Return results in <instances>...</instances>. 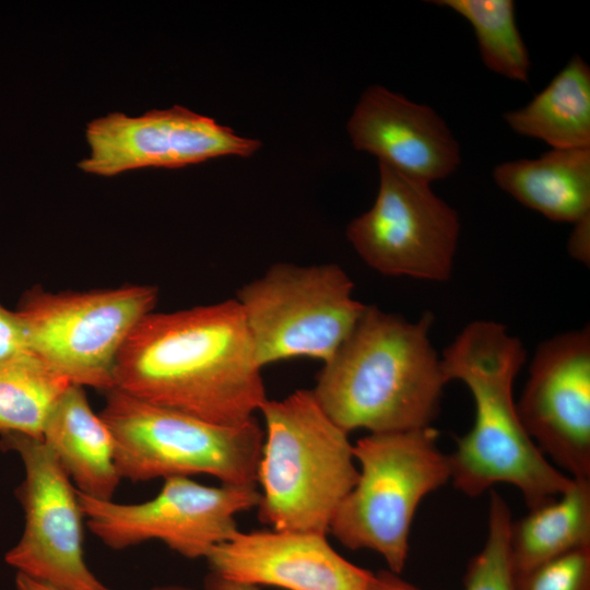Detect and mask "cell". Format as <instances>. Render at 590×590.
I'll list each match as a JSON object with an SVG mask.
<instances>
[{
  "label": "cell",
  "mask_w": 590,
  "mask_h": 590,
  "mask_svg": "<svg viewBox=\"0 0 590 590\" xmlns=\"http://www.w3.org/2000/svg\"><path fill=\"white\" fill-rule=\"evenodd\" d=\"M253 343L236 299L150 312L117 355L118 388L141 400L224 426L241 425L266 402Z\"/></svg>",
  "instance_id": "obj_1"
},
{
  "label": "cell",
  "mask_w": 590,
  "mask_h": 590,
  "mask_svg": "<svg viewBox=\"0 0 590 590\" xmlns=\"http://www.w3.org/2000/svg\"><path fill=\"white\" fill-rule=\"evenodd\" d=\"M521 341L492 320L470 322L440 356L447 381H462L475 404L468 434L448 455L453 485L475 497L497 483L516 486L529 509L574 482L555 468L526 432L512 396L526 361Z\"/></svg>",
  "instance_id": "obj_2"
},
{
  "label": "cell",
  "mask_w": 590,
  "mask_h": 590,
  "mask_svg": "<svg viewBox=\"0 0 590 590\" xmlns=\"http://www.w3.org/2000/svg\"><path fill=\"white\" fill-rule=\"evenodd\" d=\"M433 320L429 311L410 322L366 306L311 390L338 426L347 434L430 426L448 382L429 339Z\"/></svg>",
  "instance_id": "obj_3"
},
{
  "label": "cell",
  "mask_w": 590,
  "mask_h": 590,
  "mask_svg": "<svg viewBox=\"0 0 590 590\" xmlns=\"http://www.w3.org/2000/svg\"><path fill=\"white\" fill-rule=\"evenodd\" d=\"M259 411L266 426L257 469L259 520L278 531L327 534L358 476L349 434L311 390L267 399Z\"/></svg>",
  "instance_id": "obj_4"
},
{
  "label": "cell",
  "mask_w": 590,
  "mask_h": 590,
  "mask_svg": "<svg viewBox=\"0 0 590 590\" xmlns=\"http://www.w3.org/2000/svg\"><path fill=\"white\" fill-rule=\"evenodd\" d=\"M432 426L370 433L353 446L359 463L353 488L339 505L329 532L350 550H370L399 575L422 499L450 480L448 455Z\"/></svg>",
  "instance_id": "obj_5"
},
{
  "label": "cell",
  "mask_w": 590,
  "mask_h": 590,
  "mask_svg": "<svg viewBox=\"0 0 590 590\" xmlns=\"http://www.w3.org/2000/svg\"><path fill=\"white\" fill-rule=\"evenodd\" d=\"M105 393L99 415L114 436L121 480L208 474L222 484L256 485L264 430L255 417L224 426L118 388Z\"/></svg>",
  "instance_id": "obj_6"
},
{
  "label": "cell",
  "mask_w": 590,
  "mask_h": 590,
  "mask_svg": "<svg viewBox=\"0 0 590 590\" xmlns=\"http://www.w3.org/2000/svg\"><path fill=\"white\" fill-rule=\"evenodd\" d=\"M353 290L334 263H275L243 285L235 299L259 366L297 357L329 361L366 309Z\"/></svg>",
  "instance_id": "obj_7"
},
{
  "label": "cell",
  "mask_w": 590,
  "mask_h": 590,
  "mask_svg": "<svg viewBox=\"0 0 590 590\" xmlns=\"http://www.w3.org/2000/svg\"><path fill=\"white\" fill-rule=\"evenodd\" d=\"M157 295L153 285L62 293L36 286L15 311L33 355L72 385L106 392L115 388L118 353Z\"/></svg>",
  "instance_id": "obj_8"
},
{
  "label": "cell",
  "mask_w": 590,
  "mask_h": 590,
  "mask_svg": "<svg viewBox=\"0 0 590 590\" xmlns=\"http://www.w3.org/2000/svg\"><path fill=\"white\" fill-rule=\"evenodd\" d=\"M86 527L106 546L123 550L143 542H163L179 555L205 558L239 530L236 516L257 508L256 485L208 486L188 476H172L152 499L120 504L78 492Z\"/></svg>",
  "instance_id": "obj_9"
},
{
  "label": "cell",
  "mask_w": 590,
  "mask_h": 590,
  "mask_svg": "<svg viewBox=\"0 0 590 590\" xmlns=\"http://www.w3.org/2000/svg\"><path fill=\"white\" fill-rule=\"evenodd\" d=\"M379 174L374 204L346 227L349 241L367 266L384 275L446 281L460 234L457 211L428 182L381 163Z\"/></svg>",
  "instance_id": "obj_10"
},
{
  "label": "cell",
  "mask_w": 590,
  "mask_h": 590,
  "mask_svg": "<svg viewBox=\"0 0 590 590\" xmlns=\"http://www.w3.org/2000/svg\"><path fill=\"white\" fill-rule=\"evenodd\" d=\"M0 448L16 453L25 476L16 489L24 510L21 539L4 560L32 578L71 590H110L84 557V516L78 491L42 439L3 435Z\"/></svg>",
  "instance_id": "obj_11"
},
{
  "label": "cell",
  "mask_w": 590,
  "mask_h": 590,
  "mask_svg": "<svg viewBox=\"0 0 590 590\" xmlns=\"http://www.w3.org/2000/svg\"><path fill=\"white\" fill-rule=\"evenodd\" d=\"M85 135L90 155L78 166L99 176L142 167L176 168L224 155L250 156L261 146L260 141L180 105L138 117L110 113L91 120Z\"/></svg>",
  "instance_id": "obj_12"
},
{
  "label": "cell",
  "mask_w": 590,
  "mask_h": 590,
  "mask_svg": "<svg viewBox=\"0 0 590 590\" xmlns=\"http://www.w3.org/2000/svg\"><path fill=\"white\" fill-rule=\"evenodd\" d=\"M521 423L539 450L571 479L590 480V330L544 341L517 403Z\"/></svg>",
  "instance_id": "obj_13"
},
{
  "label": "cell",
  "mask_w": 590,
  "mask_h": 590,
  "mask_svg": "<svg viewBox=\"0 0 590 590\" xmlns=\"http://www.w3.org/2000/svg\"><path fill=\"white\" fill-rule=\"evenodd\" d=\"M205 559L222 578L285 590H368L373 576L310 532L238 531Z\"/></svg>",
  "instance_id": "obj_14"
},
{
  "label": "cell",
  "mask_w": 590,
  "mask_h": 590,
  "mask_svg": "<svg viewBox=\"0 0 590 590\" xmlns=\"http://www.w3.org/2000/svg\"><path fill=\"white\" fill-rule=\"evenodd\" d=\"M346 129L356 150L428 184L448 177L461 162L459 143L432 107L378 84L363 92Z\"/></svg>",
  "instance_id": "obj_15"
},
{
  "label": "cell",
  "mask_w": 590,
  "mask_h": 590,
  "mask_svg": "<svg viewBox=\"0 0 590 590\" xmlns=\"http://www.w3.org/2000/svg\"><path fill=\"white\" fill-rule=\"evenodd\" d=\"M76 491L111 500L121 481L114 436L90 406L83 387L70 385L51 410L42 436Z\"/></svg>",
  "instance_id": "obj_16"
},
{
  "label": "cell",
  "mask_w": 590,
  "mask_h": 590,
  "mask_svg": "<svg viewBox=\"0 0 590 590\" xmlns=\"http://www.w3.org/2000/svg\"><path fill=\"white\" fill-rule=\"evenodd\" d=\"M493 178L548 220L575 223L590 214V149H552L538 158L504 162Z\"/></svg>",
  "instance_id": "obj_17"
},
{
  "label": "cell",
  "mask_w": 590,
  "mask_h": 590,
  "mask_svg": "<svg viewBox=\"0 0 590 590\" xmlns=\"http://www.w3.org/2000/svg\"><path fill=\"white\" fill-rule=\"evenodd\" d=\"M516 133L552 149H590V68L574 56L523 107L505 113Z\"/></svg>",
  "instance_id": "obj_18"
},
{
  "label": "cell",
  "mask_w": 590,
  "mask_h": 590,
  "mask_svg": "<svg viewBox=\"0 0 590 590\" xmlns=\"http://www.w3.org/2000/svg\"><path fill=\"white\" fill-rule=\"evenodd\" d=\"M558 497L511 521L509 547L515 576L590 546V480L574 479Z\"/></svg>",
  "instance_id": "obj_19"
},
{
  "label": "cell",
  "mask_w": 590,
  "mask_h": 590,
  "mask_svg": "<svg viewBox=\"0 0 590 590\" xmlns=\"http://www.w3.org/2000/svg\"><path fill=\"white\" fill-rule=\"evenodd\" d=\"M70 385L31 352L0 365V436L42 439L51 410Z\"/></svg>",
  "instance_id": "obj_20"
},
{
  "label": "cell",
  "mask_w": 590,
  "mask_h": 590,
  "mask_svg": "<svg viewBox=\"0 0 590 590\" xmlns=\"http://www.w3.org/2000/svg\"><path fill=\"white\" fill-rule=\"evenodd\" d=\"M472 26L483 63L493 72L529 82L530 56L516 22L512 0H435Z\"/></svg>",
  "instance_id": "obj_21"
},
{
  "label": "cell",
  "mask_w": 590,
  "mask_h": 590,
  "mask_svg": "<svg viewBox=\"0 0 590 590\" xmlns=\"http://www.w3.org/2000/svg\"><path fill=\"white\" fill-rule=\"evenodd\" d=\"M511 514L505 499L491 493L488 529L482 551L470 562L463 590H516L510 557ZM368 590H422L391 571L373 574Z\"/></svg>",
  "instance_id": "obj_22"
},
{
  "label": "cell",
  "mask_w": 590,
  "mask_h": 590,
  "mask_svg": "<svg viewBox=\"0 0 590 590\" xmlns=\"http://www.w3.org/2000/svg\"><path fill=\"white\" fill-rule=\"evenodd\" d=\"M516 590H590V546L515 576Z\"/></svg>",
  "instance_id": "obj_23"
},
{
  "label": "cell",
  "mask_w": 590,
  "mask_h": 590,
  "mask_svg": "<svg viewBox=\"0 0 590 590\" xmlns=\"http://www.w3.org/2000/svg\"><path fill=\"white\" fill-rule=\"evenodd\" d=\"M28 352L26 332L20 316L0 304V365Z\"/></svg>",
  "instance_id": "obj_24"
},
{
  "label": "cell",
  "mask_w": 590,
  "mask_h": 590,
  "mask_svg": "<svg viewBox=\"0 0 590 590\" xmlns=\"http://www.w3.org/2000/svg\"><path fill=\"white\" fill-rule=\"evenodd\" d=\"M567 250L569 255L589 264L590 260V214L574 223L573 232L568 238Z\"/></svg>",
  "instance_id": "obj_25"
},
{
  "label": "cell",
  "mask_w": 590,
  "mask_h": 590,
  "mask_svg": "<svg viewBox=\"0 0 590 590\" xmlns=\"http://www.w3.org/2000/svg\"><path fill=\"white\" fill-rule=\"evenodd\" d=\"M204 590H260L259 587L222 578L209 573L204 579Z\"/></svg>",
  "instance_id": "obj_26"
},
{
  "label": "cell",
  "mask_w": 590,
  "mask_h": 590,
  "mask_svg": "<svg viewBox=\"0 0 590 590\" xmlns=\"http://www.w3.org/2000/svg\"><path fill=\"white\" fill-rule=\"evenodd\" d=\"M15 588L16 590H71L45 581L32 578L22 573H16L15 577Z\"/></svg>",
  "instance_id": "obj_27"
},
{
  "label": "cell",
  "mask_w": 590,
  "mask_h": 590,
  "mask_svg": "<svg viewBox=\"0 0 590 590\" xmlns=\"http://www.w3.org/2000/svg\"><path fill=\"white\" fill-rule=\"evenodd\" d=\"M150 590H194L188 587L178 586V585H165V586H156Z\"/></svg>",
  "instance_id": "obj_28"
}]
</instances>
